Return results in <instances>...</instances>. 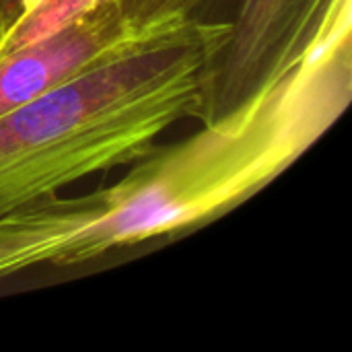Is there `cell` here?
Wrapping results in <instances>:
<instances>
[{"instance_id":"2","label":"cell","mask_w":352,"mask_h":352,"mask_svg":"<svg viewBox=\"0 0 352 352\" xmlns=\"http://www.w3.org/2000/svg\"><path fill=\"white\" fill-rule=\"evenodd\" d=\"M229 21L120 58L0 116V217L101 171L132 165L196 120Z\"/></svg>"},{"instance_id":"6","label":"cell","mask_w":352,"mask_h":352,"mask_svg":"<svg viewBox=\"0 0 352 352\" xmlns=\"http://www.w3.org/2000/svg\"><path fill=\"white\" fill-rule=\"evenodd\" d=\"M35 0H4V12H6V31L12 27V23L33 4Z\"/></svg>"},{"instance_id":"3","label":"cell","mask_w":352,"mask_h":352,"mask_svg":"<svg viewBox=\"0 0 352 352\" xmlns=\"http://www.w3.org/2000/svg\"><path fill=\"white\" fill-rule=\"evenodd\" d=\"M352 0H241L202 87L200 124L219 120L297 66Z\"/></svg>"},{"instance_id":"7","label":"cell","mask_w":352,"mask_h":352,"mask_svg":"<svg viewBox=\"0 0 352 352\" xmlns=\"http://www.w3.org/2000/svg\"><path fill=\"white\" fill-rule=\"evenodd\" d=\"M6 35V12H4V0H0V45Z\"/></svg>"},{"instance_id":"1","label":"cell","mask_w":352,"mask_h":352,"mask_svg":"<svg viewBox=\"0 0 352 352\" xmlns=\"http://www.w3.org/2000/svg\"><path fill=\"white\" fill-rule=\"evenodd\" d=\"M352 99V14L278 80L188 138L155 144L116 184L0 217V280L78 266L235 210L291 169Z\"/></svg>"},{"instance_id":"5","label":"cell","mask_w":352,"mask_h":352,"mask_svg":"<svg viewBox=\"0 0 352 352\" xmlns=\"http://www.w3.org/2000/svg\"><path fill=\"white\" fill-rule=\"evenodd\" d=\"M95 0H35L6 31L0 56L54 31ZM128 19L142 25H190L202 21L200 6L206 0H111Z\"/></svg>"},{"instance_id":"4","label":"cell","mask_w":352,"mask_h":352,"mask_svg":"<svg viewBox=\"0 0 352 352\" xmlns=\"http://www.w3.org/2000/svg\"><path fill=\"white\" fill-rule=\"evenodd\" d=\"M196 23L142 25L111 0H95L54 31L0 56V116L120 58L179 39Z\"/></svg>"}]
</instances>
